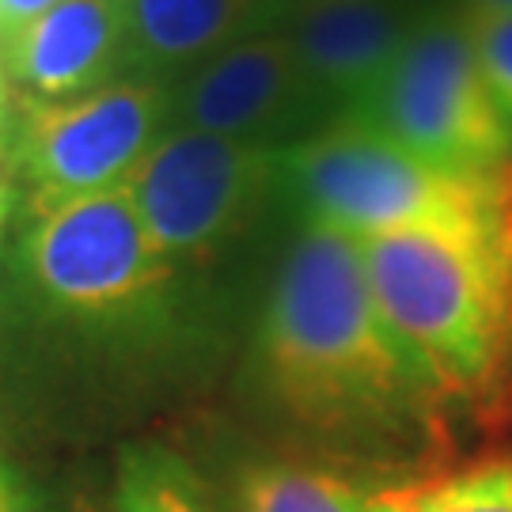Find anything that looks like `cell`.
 I'll use <instances>...</instances> for the list:
<instances>
[{
    "label": "cell",
    "instance_id": "cell-1",
    "mask_svg": "<svg viewBox=\"0 0 512 512\" xmlns=\"http://www.w3.org/2000/svg\"><path fill=\"white\" fill-rule=\"evenodd\" d=\"M255 380L281 425L338 467L410 463L452 410L376 308L357 239L323 224H308L277 266Z\"/></svg>",
    "mask_w": 512,
    "mask_h": 512
},
{
    "label": "cell",
    "instance_id": "cell-2",
    "mask_svg": "<svg viewBox=\"0 0 512 512\" xmlns=\"http://www.w3.org/2000/svg\"><path fill=\"white\" fill-rule=\"evenodd\" d=\"M368 289L448 406L494 418L512 346L509 270L494 217L357 239Z\"/></svg>",
    "mask_w": 512,
    "mask_h": 512
},
{
    "label": "cell",
    "instance_id": "cell-3",
    "mask_svg": "<svg viewBox=\"0 0 512 512\" xmlns=\"http://www.w3.org/2000/svg\"><path fill=\"white\" fill-rule=\"evenodd\" d=\"M19 270L46 323L92 338L156 330L179 277L129 190L76 198L31 217L19 239Z\"/></svg>",
    "mask_w": 512,
    "mask_h": 512
},
{
    "label": "cell",
    "instance_id": "cell-4",
    "mask_svg": "<svg viewBox=\"0 0 512 512\" xmlns=\"http://www.w3.org/2000/svg\"><path fill=\"white\" fill-rule=\"evenodd\" d=\"M277 175L296 190L308 224L353 239L494 217V179H467L421 160L361 114L277 152Z\"/></svg>",
    "mask_w": 512,
    "mask_h": 512
},
{
    "label": "cell",
    "instance_id": "cell-5",
    "mask_svg": "<svg viewBox=\"0 0 512 512\" xmlns=\"http://www.w3.org/2000/svg\"><path fill=\"white\" fill-rule=\"evenodd\" d=\"M361 118L452 175L494 179L512 164V129L482 80L467 19L410 27Z\"/></svg>",
    "mask_w": 512,
    "mask_h": 512
},
{
    "label": "cell",
    "instance_id": "cell-6",
    "mask_svg": "<svg viewBox=\"0 0 512 512\" xmlns=\"http://www.w3.org/2000/svg\"><path fill=\"white\" fill-rule=\"evenodd\" d=\"M171 99L156 80L114 76L57 103H19L8 171L23 186L27 220L54 205L126 190L164 137Z\"/></svg>",
    "mask_w": 512,
    "mask_h": 512
},
{
    "label": "cell",
    "instance_id": "cell-7",
    "mask_svg": "<svg viewBox=\"0 0 512 512\" xmlns=\"http://www.w3.org/2000/svg\"><path fill=\"white\" fill-rule=\"evenodd\" d=\"M277 148L194 126H171L129 179V198L179 270L217 255L270 194Z\"/></svg>",
    "mask_w": 512,
    "mask_h": 512
},
{
    "label": "cell",
    "instance_id": "cell-8",
    "mask_svg": "<svg viewBox=\"0 0 512 512\" xmlns=\"http://www.w3.org/2000/svg\"><path fill=\"white\" fill-rule=\"evenodd\" d=\"M118 57H126L122 0H57L0 42V73L19 103H57L114 80Z\"/></svg>",
    "mask_w": 512,
    "mask_h": 512
},
{
    "label": "cell",
    "instance_id": "cell-9",
    "mask_svg": "<svg viewBox=\"0 0 512 512\" xmlns=\"http://www.w3.org/2000/svg\"><path fill=\"white\" fill-rule=\"evenodd\" d=\"M304 84L308 76L285 31H262L194 65L175 110L183 126L258 141L262 129L293 107Z\"/></svg>",
    "mask_w": 512,
    "mask_h": 512
},
{
    "label": "cell",
    "instance_id": "cell-10",
    "mask_svg": "<svg viewBox=\"0 0 512 512\" xmlns=\"http://www.w3.org/2000/svg\"><path fill=\"white\" fill-rule=\"evenodd\" d=\"M281 31L311 84L357 107L384 84L410 35L387 0H293Z\"/></svg>",
    "mask_w": 512,
    "mask_h": 512
},
{
    "label": "cell",
    "instance_id": "cell-11",
    "mask_svg": "<svg viewBox=\"0 0 512 512\" xmlns=\"http://www.w3.org/2000/svg\"><path fill=\"white\" fill-rule=\"evenodd\" d=\"M122 12L129 61L148 73H171L258 35L270 0H122Z\"/></svg>",
    "mask_w": 512,
    "mask_h": 512
},
{
    "label": "cell",
    "instance_id": "cell-12",
    "mask_svg": "<svg viewBox=\"0 0 512 512\" xmlns=\"http://www.w3.org/2000/svg\"><path fill=\"white\" fill-rule=\"evenodd\" d=\"M217 497L224 512H395L391 482L330 459H247Z\"/></svg>",
    "mask_w": 512,
    "mask_h": 512
},
{
    "label": "cell",
    "instance_id": "cell-13",
    "mask_svg": "<svg viewBox=\"0 0 512 512\" xmlns=\"http://www.w3.org/2000/svg\"><path fill=\"white\" fill-rule=\"evenodd\" d=\"M107 512H224L209 478L160 440H129L114 459Z\"/></svg>",
    "mask_w": 512,
    "mask_h": 512
},
{
    "label": "cell",
    "instance_id": "cell-14",
    "mask_svg": "<svg viewBox=\"0 0 512 512\" xmlns=\"http://www.w3.org/2000/svg\"><path fill=\"white\" fill-rule=\"evenodd\" d=\"M395 512H512V456L391 482Z\"/></svg>",
    "mask_w": 512,
    "mask_h": 512
},
{
    "label": "cell",
    "instance_id": "cell-15",
    "mask_svg": "<svg viewBox=\"0 0 512 512\" xmlns=\"http://www.w3.org/2000/svg\"><path fill=\"white\" fill-rule=\"evenodd\" d=\"M467 31H471V46H475L478 69L482 80L494 95L497 110L512 129V12H467Z\"/></svg>",
    "mask_w": 512,
    "mask_h": 512
},
{
    "label": "cell",
    "instance_id": "cell-16",
    "mask_svg": "<svg viewBox=\"0 0 512 512\" xmlns=\"http://www.w3.org/2000/svg\"><path fill=\"white\" fill-rule=\"evenodd\" d=\"M494 228H497V243H501V255H505V270H509V296H512V164L497 175ZM494 418H512V346H509V372H505V387H501Z\"/></svg>",
    "mask_w": 512,
    "mask_h": 512
},
{
    "label": "cell",
    "instance_id": "cell-17",
    "mask_svg": "<svg viewBox=\"0 0 512 512\" xmlns=\"http://www.w3.org/2000/svg\"><path fill=\"white\" fill-rule=\"evenodd\" d=\"M54 4L57 0H0V42L8 35H16L19 27H27L42 12H50Z\"/></svg>",
    "mask_w": 512,
    "mask_h": 512
},
{
    "label": "cell",
    "instance_id": "cell-18",
    "mask_svg": "<svg viewBox=\"0 0 512 512\" xmlns=\"http://www.w3.org/2000/svg\"><path fill=\"white\" fill-rule=\"evenodd\" d=\"M23 494L27 490H19L12 471L0 463V512H23Z\"/></svg>",
    "mask_w": 512,
    "mask_h": 512
},
{
    "label": "cell",
    "instance_id": "cell-19",
    "mask_svg": "<svg viewBox=\"0 0 512 512\" xmlns=\"http://www.w3.org/2000/svg\"><path fill=\"white\" fill-rule=\"evenodd\" d=\"M8 179H12V171H8V148H4V137H0V236H4V220H8Z\"/></svg>",
    "mask_w": 512,
    "mask_h": 512
},
{
    "label": "cell",
    "instance_id": "cell-20",
    "mask_svg": "<svg viewBox=\"0 0 512 512\" xmlns=\"http://www.w3.org/2000/svg\"><path fill=\"white\" fill-rule=\"evenodd\" d=\"M478 12H512V0H471Z\"/></svg>",
    "mask_w": 512,
    "mask_h": 512
},
{
    "label": "cell",
    "instance_id": "cell-21",
    "mask_svg": "<svg viewBox=\"0 0 512 512\" xmlns=\"http://www.w3.org/2000/svg\"><path fill=\"white\" fill-rule=\"evenodd\" d=\"M23 512H50V509H42L35 501V494H23Z\"/></svg>",
    "mask_w": 512,
    "mask_h": 512
},
{
    "label": "cell",
    "instance_id": "cell-22",
    "mask_svg": "<svg viewBox=\"0 0 512 512\" xmlns=\"http://www.w3.org/2000/svg\"><path fill=\"white\" fill-rule=\"evenodd\" d=\"M4 88H8V84H4V73H0V95H4Z\"/></svg>",
    "mask_w": 512,
    "mask_h": 512
}]
</instances>
